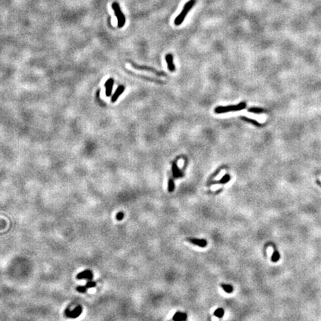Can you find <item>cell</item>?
<instances>
[{"instance_id":"cell-1","label":"cell","mask_w":321,"mask_h":321,"mask_svg":"<svg viewBox=\"0 0 321 321\" xmlns=\"http://www.w3.org/2000/svg\"><path fill=\"white\" fill-rule=\"evenodd\" d=\"M196 2H197V0H189V1L184 5V7H183V9L181 10V13H179V16H177L176 18L175 19V20H174V24H175V26H180L181 24H182V22H184L185 18H186L187 15L188 13H189V11H190V10L193 8V7L195 5V4L196 3Z\"/></svg>"},{"instance_id":"cell-16","label":"cell","mask_w":321,"mask_h":321,"mask_svg":"<svg viewBox=\"0 0 321 321\" xmlns=\"http://www.w3.org/2000/svg\"><path fill=\"white\" fill-rule=\"evenodd\" d=\"M221 286H222V288H223V290L226 292V293H228V294L232 293V292H233V290H234V288H233V287H232L230 285L222 284L221 285Z\"/></svg>"},{"instance_id":"cell-22","label":"cell","mask_w":321,"mask_h":321,"mask_svg":"<svg viewBox=\"0 0 321 321\" xmlns=\"http://www.w3.org/2000/svg\"><path fill=\"white\" fill-rule=\"evenodd\" d=\"M124 217V214L123 212H119L118 213V214L116 215V219L118 221H121Z\"/></svg>"},{"instance_id":"cell-20","label":"cell","mask_w":321,"mask_h":321,"mask_svg":"<svg viewBox=\"0 0 321 321\" xmlns=\"http://www.w3.org/2000/svg\"><path fill=\"white\" fill-rule=\"evenodd\" d=\"M96 286V283H95V282H93V281H89L86 284V287L87 288H93V287H95Z\"/></svg>"},{"instance_id":"cell-21","label":"cell","mask_w":321,"mask_h":321,"mask_svg":"<svg viewBox=\"0 0 321 321\" xmlns=\"http://www.w3.org/2000/svg\"><path fill=\"white\" fill-rule=\"evenodd\" d=\"M86 286H78L76 289L78 292L80 293H86Z\"/></svg>"},{"instance_id":"cell-14","label":"cell","mask_w":321,"mask_h":321,"mask_svg":"<svg viewBox=\"0 0 321 321\" xmlns=\"http://www.w3.org/2000/svg\"><path fill=\"white\" fill-rule=\"evenodd\" d=\"M240 118L242 119V120H244V121H246V122L250 123V124H254V125H255V126H262V125H261V124H259L258 121H257V120H254V119L244 117V116H242V117H240Z\"/></svg>"},{"instance_id":"cell-17","label":"cell","mask_w":321,"mask_h":321,"mask_svg":"<svg viewBox=\"0 0 321 321\" xmlns=\"http://www.w3.org/2000/svg\"><path fill=\"white\" fill-rule=\"evenodd\" d=\"M224 310H223V308H217L216 310L214 312V314L216 316V317H217V318H222L223 317V315H224Z\"/></svg>"},{"instance_id":"cell-7","label":"cell","mask_w":321,"mask_h":321,"mask_svg":"<svg viewBox=\"0 0 321 321\" xmlns=\"http://www.w3.org/2000/svg\"><path fill=\"white\" fill-rule=\"evenodd\" d=\"M165 60H166V62L167 63L168 69L170 70V71H171V72L175 71V67L173 62V56L171 54H167L165 56Z\"/></svg>"},{"instance_id":"cell-3","label":"cell","mask_w":321,"mask_h":321,"mask_svg":"<svg viewBox=\"0 0 321 321\" xmlns=\"http://www.w3.org/2000/svg\"><path fill=\"white\" fill-rule=\"evenodd\" d=\"M112 9L115 11V14L117 17L118 19V28H122L124 27V26L125 25L126 22V17L124 15V13H122V11L120 10V7L119 6L117 2H114L111 5Z\"/></svg>"},{"instance_id":"cell-13","label":"cell","mask_w":321,"mask_h":321,"mask_svg":"<svg viewBox=\"0 0 321 321\" xmlns=\"http://www.w3.org/2000/svg\"><path fill=\"white\" fill-rule=\"evenodd\" d=\"M230 180V175L226 174V175H224V176H223V177L219 181H213V182L210 183V185H211V184H217V183H218V184H226V183H228Z\"/></svg>"},{"instance_id":"cell-11","label":"cell","mask_w":321,"mask_h":321,"mask_svg":"<svg viewBox=\"0 0 321 321\" xmlns=\"http://www.w3.org/2000/svg\"><path fill=\"white\" fill-rule=\"evenodd\" d=\"M172 170H173V176L175 178H176V179H179V178L182 177L183 175H184L183 173L181 171L180 169H179V167H178V165L176 164V162L173 163Z\"/></svg>"},{"instance_id":"cell-10","label":"cell","mask_w":321,"mask_h":321,"mask_svg":"<svg viewBox=\"0 0 321 321\" xmlns=\"http://www.w3.org/2000/svg\"><path fill=\"white\" fill-rule=\"evenodd\" d=\"M124 90H125V87H124V86H122V85H121V86H119L118 87L117 90L115 91V92L114 93V95H112V97H111V103L116 102V100H117L118 98L120 95H121V94L124 92Z\"/></svg>"},{"instance_id":"cell-19","label":"cell","mask_w":321,"mask_h":321,"mask_svg":"<svg viewBox=\"0 0 321 321\" xmlns=\"http://www.w3.org/2000/svg\"><path fill=\"white\" fill-rule=\"evenodd\" d=\"M279 257H279V254L278 253V251L275 250V251L273 253V254H272V257H271L272 262L277 263V262L279 259Z\"/></svg>"},{"instance_id":"cell-8","label":"cell","mask_w":321,"mask_h":321,"mask_svg":"<svg viewBox=\"0 0 321 321\" xmlns=\"http://www.w3.org/2000/svg\"><path fill=\"white\" fill-rule=\"evenodd\" d=\"M77 278L78 279H87L89 280H91L93 278V274L92 272L89 270L84 271L80 272V274L77 276Z\"/></svg>"},{"instance_id":"cell-6","label":"cell","mask_w":321,"mask_h":321,"mask_svg":"<svg viewBox=\"0 0 321 321\" xmlns=\"http://www.w3.org/2000/svg\"><path fill=\"white\" fill-rule=\"evenodd\" d=\"M187 240L189 241L190 242H191L192 244L197 245V246L201 247V248H205L208 244V242L205 239H195V238H188L187 239Z\"/></svg>"},{"instance_id":"cell-15","label":"cell","mask_w":321,"mask_h":321,"mask_svg":"<svg viewBox=\"0 0 321 321\" xmlns=\"http://www.w3.org/2000/svg\"><path fill=\"white\" fill-rule=\"evenodd\" d=\"M248 111L252 112L254 114H261L263 112H265V110L262 109V108H257V107H251L250 109H248Z\"/></svg>"},{"instance_id":"cell-23","label":"cell","mask_w":321,"mask_h":321,"mask_svg":"<svg viewBox=\"0 0 321 321\" xmlns=\"http://www.w3.org/2000/svg\"><path fill=\"white\" fill-rule=\"evenodd\" d=\"M222 168H223L222 167H219V169H218V170H216L215 173H214V174H213V175H212L211 176H210V179H212V178H214V177H215V176H216V175H217L219 173V172H220L221 170H222Z\"/></svg>"},{"instance_id":"cell-9","label":"cell","mask_w":321,"mask_h":321,"mask_svg":"<svg viewBox=\"0 0 321 321\" xmlns=\"http://www.w3.org/2000/svg\"><path fill=\"white\" fill-rule=\"evenodd\" d=\"M114 85L113 79H109L105 83V87H106V96L109 97L111 95V91H112V87Z\"/></svg>"},{"instance_id":"cell-4","label":"cell","mask_w":321,"mask_h":321,"mask_svg":"<svg viewBox=\"0 0 321 321\" xmlns=\"http://www.w3.org/2000/svg\"><path fill=\"white\" fill-rule=\"evenodd\" d=\"M130 64H131L132 66L134 68H135V69L146 70V71H150V72H152V73L155 74V75H158V76H160H160H166V74H164V72H161V71H158L157 70L153 68L149 67V66H139V65H136V64L133 63V62H130Z\"/></svg>"},{"instance_id":"cell-12","label":"cell","mask_w":321,"mask_h":321,"mask_svg":"<svg viewBox=\"0 0 321 321\" xmlns=\"http://www.w3.org/2000/svg\"><path fill=\"white\" fill-rule=\"evenodd\" d=\"M187 319V314L181 312H176L173 317L174 321H184Z\"/></svg>"},{"instance_id":"cell-2","label":"cell","mask_w":321,"mask_h":321,"mask_svg":"<svg viewBox=\"0 0 321 321\" xmlns=\"http://www.w3.org/2000/svg\"><path fill=\"white\" fill-rule=\"evenodd\" d=\"M245 108H246V103L244 102H242L240 103L237 104V105H231V106H217L214 109V111L216 114H223L232 111H240V110L244 109Z\"/></svg>"},{"instance_id":"cell-5","label":"cell","mask_w":321,"mask_h":321,"mask_svg":"<svg viewBox=\"0 0 321 321\" xmlns=\"http://www.w3.org/2000/svg\"><path fill=\"white\" fill-rule=\"evenodd\" d=\"M83 308L81 306H77L74 309L73 311H71L69 308H67L65 312L66 317L70 318H78L80 314L82 313Z\"/></svg>"},{"instance_id":"cell-18","label":"cell","mask_w":321,"mask_h":321,"mask_svg":"<svg viewBox=\"0 0 321 321\" xmlns=\"http://www.w3.org/2000/svg\"><path fill=\"white\" fill-rule=\"evenodd\" d=\"M174 189H175L174 181L172 179H169V181H168V191L170 192V193H172V192L174 191Z\"/></svg>"}]
</instances>
